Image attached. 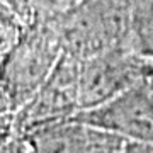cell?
I'll use <instances>...</instances> for the list:
<instances>
[{"mask_svg":"<svg viewBox=\"0 0 153 153\" xmlns=\"http://www.w3.org/2000/svg\"><path fill=\"white\" fill-rule=\"evenodd\" d=\"M53 22L63 51L80 61L112 49L133 48L131 0H82Z\"/></svg>","mask_w":153,"mask_h":153,"instance_id":"1","label":"cell"},{"mask_svg":"<svg viewBox=\"0 0 153 153\" xmlns=\"http://www.w3.org/2000/svg\"><path fill=\"white\" fill-rule=\"evenodd\" d=\"M63 48L53 21L36 19L0 70V114L21 111L43 87Z\"/></svg>","mask_w":153,"mask_h":153,"instance_id":"2","label":"cell"},{"mask_svg":"<svg viewBox=\"0 0 153 153\" xmlns=\"http://www.w3.org/2000/svg\"><path fill=\"white\" fill-rule=\"evenodd\" d=\"M150 76H153V60L133 48H119L85 58L80 61L78 111L104 104Z\"/></svg>","mask_w":153,"mask_h":153,"instance_id":"3","label":"cell"},{"mask_svg":"<svg viewBox=\"0 0 153 153\" xmlns=\"http://www.w3.org/2000/svg\"><path fill=\"white\" fill-rule=\"evenodd\" d=\"M104 128L128 141H153V88L150 78L134 83L107 102L70 116Z\"/></svg>","mask_w":153,"mask_h":153,"instance_id":"4","label":"cell"},{"mask_svg":"<svg viewBox=\"0 0 153 153\" xmlns=\"http://www.w3.org/2000/svg\"><path fill=\"white\" fill-rule=\"evenodd\" d=\"M26 153H124L128 140L71 117L26 131Z\"/></svg>","mask_w":153,"mask_h":153,"instance_id":"5","label":"cell"},{"mask_svg":"<svg viewBox=\"0 0 153 153\" xmlns=\"http://www.w3.org/2000/svg\"><path fill=\"white\" fill-rule=\"evenodd\" d=\"M78 80L80 60L63 51L43 87L21 109L24 131L75 114L78 111Z\"/></svg>","mask_w":153,"mask_h":153,"instance_id":"6","label":"cell"},{"mask_svg":"<svg viewBox=\"0 0 153 153\" xmlns=\"http://www.w3.org/2000/svg\"><path fill=\"white\" fill-rule=\"evenodd\" d=\"M34 21L31 0H0V70Z\"/></svg>","mask_w":153,"mask_h":153,"instance_id":"7","label":"cell"},{"mask_svg":"<svg viewBox=\"0 0 153 153\" xmlns=\"http://www.w3.org/2000/svg\"><path fill=\"white\" fill-rule=\"evenodd\" d=\"M124 153H153V141H128Z\"/></svg>","mask_w":153,"mask_h":153,"instance_id":"8","label":"cell"},{"mask_svg":"<svg viewBox=\"0 0 153 153\" xmlns=\"http://www.w3.org/2000/svg\"><path fill=\"white\" fill-rule=\"evenodd\" d=\"M150 83H152V88H153V76H150Z\"/></svg>","mask_w":153,"mask_h":153,"instance_id":"9","label":"cell"}]
</instances>
